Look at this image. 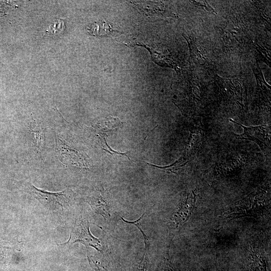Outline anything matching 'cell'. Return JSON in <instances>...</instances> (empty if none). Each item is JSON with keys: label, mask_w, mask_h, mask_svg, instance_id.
I'll use <instances>...</instances> for the list:
<instances>
[{"label": "cell", "mask_w": 271, "mask_h": 271, "mask_svg": "<svg viewBox=\"0 0 271 271\" xmlns=\"http://www.w3.org/2000/svg\"><path fill=\"white\" fill-rule=\"evenodd\" d=\"M30 133L38 148L41 150L43 149L45 146V136L42 125L37 122H32Z\"/></svg>", "instance_id": "7"}, {"label": "cell", "mask_w": 271, "mask_h": 271, "mask_svg": "<svg viewBox=\"0 0 271 271\" xmlns=\"http://www.w3.org/2000/svg\"><path fill=\"white\" fill-rule=\"evenodd\" d=\"M69 240L72 243L81 242L87 247H93L100 251L98 248L99 240L91 234L88 220L81 216L77 221Z\"/></svg>", "instance_id": "3"}, {"label": "cell", "mask_w": 271, "mask_h": 271, "mask_svg": "<svg viewBox=\"0 0 271 271\" xmlns=\"http://www.w3.org/2000/svg\"><path fill=\"white\" fill-rule=\"evenodd\" d=\"M87 30L90 35L97 37L108 36L114 31L111 25L104 21L90 24L87 26Z\"/></svg>", "instance_id": "6"}, {"label": "cell", "mask_w": 271, "mask_h": 271, "mask_svg": "<svg viewBox=\"0 0 271 271\" xmlns=\"http://www.w3.org/2000/svg\"><path fill=\"white\" fill-rule=\"evenodd\" d=\"M251 271H267V266L265 260L261 256L259 252L255 249H252L251 254Z\"/></svg>", "instance_id": "8"}, {"label": "cell", "mask_w": 271, "mask_h": 271, "mask_svg": "<svg viewBox=\"0 0 271 271\" xmlns=\"http://www.w3.org/2000/svg\"><path fill=\"white\" fill-rule=\"evenodd\" d=\"M229 120L239 125L243 128V132L240 134H234L239 140H250L256 143L264 155L269 154L270 149V133L269 127L267 125L245 126L231 119Z\"/></svg>", "instance_id": "2"}, {"label": "cell", "mask_w": 271, "mask_h": 271, "mask_svg": "<svg viewBox=\"0 0 271 271\" xmlns=\"http://www.w3.org/2000/svg\"><path fill=\"white\" fill-rule=\"evenodd\" d=\"M27 188L31 194L52 210L65 208L70 202V192L67 190L58 192H48L38 189L32 184H29Z\"/></svg>", "instance_id": "1"}, {"label": "cell", "mask_w": 271, "mask_h": 271, "mask_svg": "<svg viewBox=\"0 0 271 271\" xmlns=\"http://www.w3.org/2000/svg\"><path fill=\"white\" fill-rule=\"evenodd\" d=\"M148 267V258L146 253L143 255V257L139 263L140 271H147Z\"/></svg>", "instance_id": "11"}, {"label": "cell", "mask_w": 271, "mask_h": 271, "mask_svg": "<svg viewBox=\"0 0 271 271\" xmlns=\"http://www.w3.org/2000/svg\"><path fill=\"white\" fill-rule=\"evenodd\" d=\"M89 201L90 205L96 213L105 219L110 218L111 205L105 195L100 193L94 194L90 197Z\"/></svg>", "instance_id": "5"}, {"label": "cell", "mask_w": 271, "mask_h": 271, "mask_svg": "<svg viewBox=\"0 0 271 271\" xmlns=\"http://www.w3.org/2000/svg\"><path fill=\"white\" fill-rule=\"evenodd\" d=\"M145 213L143 214L138 219L134 221H129L125 220L123 218L121 217V219L123 221L125 222L126 223L131 224L135 225L139 230L141 231L143 235L144 236V242L145 244V247L146 249H149V240L148 237L146 236V235L145 234L144 232L142 230V228L140 226V220L142 219V218L143 217V216L145 215Z\"/></svg>", "instance_id": "10"}, {"label": "cell", "mask_w": 271, "mask_h": 271, "mask_svg": "<svg viewBox=\"0 0 271 271\" xmlns=\"http://www.w3.org/2000/svg\"><path fill=\"white\" fill-rule=\"evenodd\" d=\"M93 265H92L95 271H107L104 268L101 269L98 265H97L93 261H92Z\"/></svg>", "instance_id": "12"}, {"label": "cell", "mask_w": 271, "mask_h": 271, "mask_svg": "<svg viewBox=\"0 0 271 271\" xmlns=\"http://www.w3.org/2000/svg\"><path fill=\"white\" fill-rule=\"evenodd\" d=\"M196 201V195L193 192L188 194L180 205L178 209L172 217V221L176 228L180 227L191 216Z\"/></svg>", "instance_id": "4"}, {"label": "cell", "mask_w": 271, "mask_h": 271, "mask_svg": "<svg viewBox=\"0 0 271 271\" xmlns=\"http://www.w3.org/2000/svg\"><path fill=\"white\" fill-rule=\"evenodd\" d=\"M64 29V25L62 20L59 19L57 20L53 23L49 28V29L47 31L49 34L51 35H56L60 33H61Z\"/></svg>", "instance_id": "9"}]
</instances>
